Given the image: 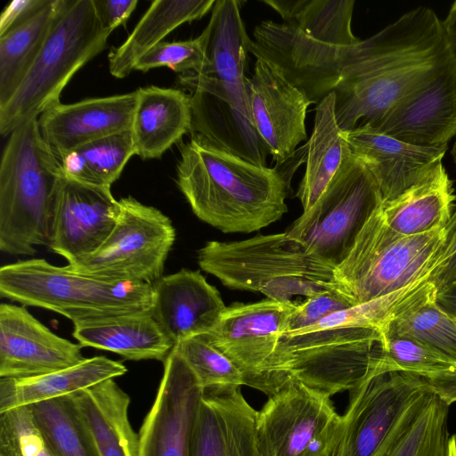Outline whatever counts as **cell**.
<instances>
[{"label":"cell","instance_id":"cell-1","mask_svg":"<svg viewBox=\"0 0 456 456\" xmlns=\"http://www.w3.org/2000/svg\"><path fill=\"white\" fill-rule=\"evenodd\" d=\"M456 64L442 20L419 6L353 46L300 40L294 86L313 103L335 94L344 132L374 127L399 102Z\"/></svg>","mask_w":456,"mask_h":456},{"label":"cell","instance_id":"cell-2","mask_svg":"<svg viewBox=\"0 0 456 456\" xmlns=\"http://www.w3.org/2000/svg\"><path fill=\"white\" fill-rule=\"evenodd\" d=\"M179 149L177 186L200 220L224 233H249L288 212L289 188L275 167L252 164L199 134Z\"/></svg>","mask_w":456,"mask_h":456},{"label":"cell","instance_id":"cell-3","mask_svg":"<svg viewBox=\"0 0 456 456\" xmlns=\"http://www.w3.org/2000/svg\"><path fill=\"white\" fill-rule=\"evenodd\" d=\"M198 265L232 289L259 292L295 307L326 290L340 289L335 268L286 232L238 241H208Z\"/></svg>","mask_w":456,"mask_h":456},{"label":"cell","instance_id":"cell-4","mask_svg":"<svg viewBox=\"0 0 456 456\" xmlns=\"http://www.w3.org/2000/svg\"><path fill=\"white\" fill-rule=\"evenodd\" d=\"M380 338L375 329L319 324L281 333L247 386L267 396L293 381L331 396L350 392L372 373Z\"/></svg>","mask_w":456,"mask_h":456},{"label":"cell","instance_id":"cell-5","mask_svg":"<svg viewBox=\"0 0 456 456\" xmlns=\"http://www.w3.org/2000/svg\"><path fill=\"white\" fill-rule=\"evenodd\" d=\"M61 163L42 136L38 118L13 130L0 163V250L32 256L49 246Z\"/></svg>","mask_w":456,"mask_h":456},{"label":"cell","instance_id":"cell-6","mask_svg":"<svg viewBox=\"0 0 456 456\" xmlns=\"http://www.w3.org/2000/svg\"><path fill=\"white\" fill-rule=\"evenodd\" d=\"M0 295L76 324L151 312L153 285L99 278L34 258L1 266Z\"/></svg>","mask_w":456,"mask_h":456},{"label":"cell","instance_id":"cell-7","mask_svg":"<svg viewBox=\"0 0 456 456\" xmlns=\"http://www.w3.org/2000/svg\"><path fill=\"white\" fill-rule=\"evenodd\" d=\"M104 28L93 0H61L45 43L12 97L0 106V134L9 135L60 102L73 76L103 51Z\"/></svg>","mask_w":456,"mask_h":456},{"label":"cell","instance_id":"cell-8","mask_svg":"<svg viewBox=\"0 0 456 456\" xmlns=\"http://www.w3.org/2000/svg\"><path fill=\"white\" fill-rule=\"evenodd\" d=\"M444 239V229L406 236L386 223L381 205L357 235L336 280L354 305L362 304L427 280Z\"/></svg>","mask_w":456,"mask_h":456},{"label":"cell","instance_id":"cell-9","mask_svg":"<svg viewBox=\"0 0 456 456\" xmlns=\"http://www.w3.org/2000/svg\"><path fill=\"white\" fill-rule=\"evenodd\" d=\"M382 202L373 175L351 152L318 200L286 232L335 268Z\"/></svg>","mask_w":456,"mask_h":456},{"label":"cell","instance_id":"cell-10","mask_svg":"<svg viewBox=\"0 0 456 456\" xmlns=\"http://www.w3.org/2000/svg\"><path fill=\"white\" fill-rule=\"evenodd\" d=\"M331 395L299 382L285 384L256 411L258 456H332L342 433Z\"/></svg>","mask_w":456,"mask_h":456},{"label":"cell","instance_id":"cell-11","mask_svg":"<svg viewBox=\"0 0 456 456\" xmlns=\"http://www.w3.org/2000/svg\"><path fill=\"white\" fill-rule=\"evenodd\" d=\"M118 201L117 224L102 246L66 266L99 278L153 285L163 276L175 227L160 210L131 196Z\"/></svg>","mask_w":456,"mask_h":456},{"label":"cell","instance_id":"cell-12","mask_svg":"<svg viewBox=\"0 0 456 456\" xmlns=\"http://www.w3.org/2000/svg\"><path fill=\"white\" fill-rule=\"evenodd\" d=\"M431 391L428 379L417 374L369 375L349 392L332 456H375L409 407Z\"/></svg>","mask_w":456,"mask_h":456},{"label":"cell","instance_id":"cell-13","mask_svg":"<svg viewBox=\"0 0 456 456\" xmlns=\"http://www.w3.org/2000/svg\"><path fill=\"white\" fill-rule=\"evenodd\" d=\"M203 394L195 374L174 347L138 433V456H192Z\"/></svg>","mask_w":456,"mask_h":456},{"label":"cell","instance_id":"cell-14","mask_svg":"<svg viewBox=\"0 0 456 456\" xmlns=\"http://www.w3.org/2000/svg\"><path fill=\"white\" fill-rule=\"evenodd\" d=\"M247 87L254 127L280 166L306 140L305 116L313 102L263 58H256Z\"/></svg>","mask_w":456,"mask_h":456},{"label":"cell","instance_id":"cell-15","mask_svg":"<svg viewBox=\"0 0 456 456\" xmlns=\"http://www.w3.org/2000/svg\"><path fill=\"white\" fill-rule=\"evenodd\" d=\"M120 204L109 186L63 175L58 189L49 248L68 264L96 251L114 229Z\"/></svg>","mask_w":456,"mask_h":456},{"label":"cell","instance_id":"cell-16","mask_svg":"<svg viewBox=\"0 0 456 456\" xmlns=\"http://www.w3.org/2000/svg\"><path fill=\"white\" fill-rule=\"evenodd\" d=\"M81 346L54 334L25 307L0 305V379H23L75 366Z\"/></svg>","mask_w":456,"mask_h":456},{"label":"cell","instance_id":"cell-17","mask_svg":"<svg viewBox=\"0 0 456 456\" xmlns=\"http://www.w3.org/2000/svg\"><path fill=\"white\" fill-rule=\"evenodd\" d=\"M296 308L271 299L226 306L211 343L240 370L244 386L255 377L276 346L288 316Z\"/></svg>","mask_w":456,"mask_h":456},{"label":"cell","instance_id":"cell-18","mask_svg":"<svg viewBox=\"0 0 456 456\" xmlns=\"http://www.w3.org/2000/svg\"><path fill=\"white\" fill-rule=\"evenodd\" d=\"M370 129L416 146L448 147L456 136V64L395 104Z\"/></svg>","mask_w":456,"mask_h":456},{"label":"cell","instance_id":"cell-19","mask_svg":"<svg viewBox=\"0 0 456 456\" xmlns=\"http://www.w3.org/2000/svg\"><path fill=\"white\" fill-rule=\"evenodd\" d=\"M136 91L57 103L38 117L43 138L60 159L94 141L131 130Z\"/></svg>","mask_w":456,"mask_h":456},{"label":"cell","instance_id":"cell-20","mask_svg":"<svg viewBox=\"0 0 456 456\" xmlns=\"http://www.w3.org/2000/svg\"><path fill=\"white\" fill-rule=\"evenodd\" d=\"M342 133L352 153L373 175L383 202L428 178L442 163L447 150L412 145L369 127Z\"/></svg>","mask_w":456,"mask_h":456},{"label":"cell","instance_id":"cell-21","mask_svg":"<svg viewBox=\"0 0 456 456\" xmlns=\"http://www.w3.org/2000/svg\"><path fill=\"white\" fill-rule=\"evenodd\" d=\"M225 308L219 291L200 271L182 269L153 284L151 314L175 345L211 331Z\"/></svg>","mask_w":456,"mask_h":456},{"label":"cell","instance_id":"cell-22","mask_svg":"<svg viewBox=\"0 0 456 456\" xmlns=\"http://www.w3.org/2000/svg\"><path fill=\"white\" fill-rule=\"evenodd\" d=\"M131 128L135 155L142 159H159L191 132V104L189 94L175 88L140 87Z\"/></svg>","mask_w":456,"mask_h":456},{"label":"cell","instance_id":"cell-23","mask_svg":"<svg viewBox=\"0 0 456 456\" xmlns=\"http://www.w3.org/2000/svg\"><path fill=\"white\" fill-rule=\"evenodd\" d=\"M99 456H138V434L129 420V395L108 379L70 395Z\"/></svg>","mask_w":456,"mask_h":456},{"label":"cell","instance_id":"cell-24","mask_svg":"<svg viewBox=\"0 0 456 456\" xmlns=\"http://www.w3.org/2000/svg\"><path fill=\"white\" fill-rule=\"evenodd\" d=\"M72 336L81 346L110 351L132 361L164 362L175 346L151 312L76 323Z\"/></svg>","mask_w":456,"mask_h":456},{"label":"cell","instance_id":"cell-25","mask_svg":"<svg viewBox=\"0 0 456 456\" xmlns=\"http://www.w3.org/2000/svg\"><path fill=\"white\" fill-rule=\"evenodd\" d=\"M126 371V367L120 362L106 356H94L45 375L0 379V413L70 395L105 380L115 379Z\"/></svg>","mask_w":456,"mask_h":456},{"label":"cell","instance_id":"cell-26","mask_svg":"<svg viewBox=\"0 0 456 456\" xmlns=\"http://www.w3.org/2000/svg\"><path fill=\"white\" fill-rule=\"evenodd\" d=\"M454 200L452 181L442 162L428 178L395 199L382 202L381 212L395 232L419 235L444 229Z\"/></svg>","mask_w":456,"mask_h":456},{"label":"cell","instance_id":"cell-27","mask_svg":"<svg viewBox=\"0 0 456 456\" xmlns=\"http://www.w3.org/2000/svg\"><path fill=\"white\" fill-rule=\"evenodd\" d=\"M216 0L153 1L134 30L109 54V70L124 78L134 69L136 61L180 25L201 19Z\"/></svg>","mask_w":456,"mask_h":456},{"label":"cell","instance_id":"cell-28","mask_svg":"<svg viewBox=\"0 0 456 456\" xmlns=\"http://www.w3.org/2000/svg\"><path fill=\"white\" fill-rule=\"evenodd\" d=\"M306 144L305 172L296 194L303 212L318 200L352 152L338 124L333 92L317 103L314 129Z\"/></svg>","mask_w":456,"mask_h":456},{"label":"cell","instance_id":"cell-29","mask_svg":"<svg viewBox=\"0 0 456 456\" xmlns=\"http://www.w3.org/2000/svg\"><path fill=\"white\" fill-rule=\"evenodd\" d=\"M448 410L432 391L411 404L375 456H447Z\"/></svg>","mask_w":456,"mask_h":456},{"label":"cell","instance_id":"cell-30","mask_svg":"<svg viewBox=\"0 0 456 456\" xmlns=\"http://www.w3.org/2000/svg\"><path fill=\"white\" fill-rule=\"evenodd\" d=\"M283 24L328 45L353 46L360 42L352 31L354 0H263Z\"/></svg>","mask_w":456,"mask_h":456},{"label":"cell","instance_id":"cell-31","mask_svg":"<svg viewBox=\"0 0 456 456\" xmlns=\"http://www.w3.org/2000/svg\"><path fill=\"white\" fill-rule=\"evenodd\" d=\"M60 3L49 0L29 20L0 37V106L12 97L35 61Z\"/></svg>","mask_w":456,"mask_h":456},{"label":"cell","instance_id":"cell-32","mask_svg":"<svg viewBox=\"0 0 456 456\" xmlns=\"http://www.w3.org/2000/svg\"><path fill=\"white\" fill-rule=\"evenodd\" d=\"M134 155L132 132L128 130L80 146L59 159L65 176L110 187Z\"/></svg>","mask_w":456,"mask_h":456},{"label":"cell","instance_id":"cell-33","mask_svg":"<svg viewBox=\"0 0 456 456\" xmlns=\"http://www.w3.org/2000/svg\"><path fill=\"white\" fill-rule=\"evenodd\" d=\"M383 331L413 338L456 362V320L439 305L434 287Z\"/></svg>","mask_w":456,"mask_h":456},{"label":"cell","instance_id":"cell-34","mask_svg":"<svg viewBox=\"0 0 456 456\" xmlns=\"http://www.w3.org/2000/svg\"><path fill=\"white\" fill-rule=\"evenodd\" d=\"M29 407L37 426L58 456H99L70 395Z\"/></svg>","mask_w":456,"mask_h":456},{"label":"cell","instance_id":"cell-35","mask_svg":"<svg viewBox=\"0 0 456 456\" xmlns=\"http://www.w3.org/2000/svg\"><path fill=\"white\" fill-rule=\"evenodd\" d=\"M372 375L402 371L430 379L456 368V362L409 337L383 331Z\"/></svg>","mask_w":456,"mask_h":456},{"label":"cell","instance_id":"cell-36","mask_svg":"<svg viewBox=\"0 0 456 456\" xmlns=\"http://www.w3.org/2000/svg\"><path fill=\"white\" fill-rule=\"evenodd\" d=\"M175 348L195 374L204 391L244 386L240 370L211 343L206 333L181 340Z\"/></svg>","mask_w":456,"mask_h":456},{"label":"cell","instance_id":"cell-37","mask_svg":"<svg viewBox=\"0 0 456 456\" xmlns=\"http://www.w3.org/2000/svg\"><path fill=\"white\" fill-rule=\"evenodd\" d=\"M224 424V456H258L255 420L256 411L240 387L216 390Z\"/></svg>","mask_w":456,"mask_h":456},{"label":"cell","instance_id":"cell-38","mask_svg":"<svg viewBox=\"0 0 456 456\" xmlns=\"http://www.w3.org/2000/svg\"><path fill=\"white\" fill-rule=\"evenodd\" d=\"M0 456H58L37 426L29 406L0 413Z\"/></svg>","mask_w":456,"mask_h":456},{"label":"cell","instance_id":"cell-39","mask_svg":"<svg viewBox=\"0 0 456 456\" xmlns=\"http://www.w3.org/2000/svg\"><path fill=\"white\" fill-rule=\"evenodd\" d=\"M208 64L202 41L199 36L184 41L159 43L136 61L134 69L146 72L154 68L167 67L181 74H202Z\"/></svg>","mask_w":456,"mask_h":456},{"label":"cell","instance_id":"cell-40","mask_svg":"<svg viewBox=\"0 0 456 456\" xmlns=\"http://www.w3.org/2000/svg\"><path fill=\"white\" fill-rule=\"evenodd\" d=\"M192 456H224V424L217 395L204 391L195 426Z\"/></svg>","mask_w":456,"mask_h":456},{"label":"cell","instance_id":"cell-41","mask_svg":"<svg viewBox=\"0 0 456 456\" xmlns=\"http://www.w3.org/2000/svg\"><path fill=\"white\" fill-rule=\"evenodd\" d=\"M352 305H354L342 289L323 291L294 308L288 316L281 333L304 329Z\"/></svg>","mask_w":456,"mask_h":456},{"label":"cell","instance_id":"cell-42","mask_svg":"<svg viewBox=\"0 0 456 456\" xmlns=\"http://www.w3.org/2000/svg\"><path fill=\"white\" fill-rule=\"evenodd\" d=\"M427 281L434 287L436 297L456 286V209L444 227V239Z\"/></svg>","mask_w":456,"mask_h":456},{"label":"cell","instance_id":"cell-43","mask_svg":"<svg viewBox=\"0 0 456 456\" xmlns=\"http://www.w3.org/2000/svg\"><path fill=\"white\" fill-rule=\"evenodd\" d=\"M102 27L111 32L126 22L136 8L137 0H93Z\"/></svg>","mask_w":456,"mask_h":456},{"label":"cell","instance_id":"cell-44","mask_svg":"<svg viewBox=\"0 0 456 456\" xmlns=\"http://www.w3.org/2000/svg\"><path fill=\"white\" fill-rule=\"evenodd\" d=\"M49 0H14L3 11L0 17V37L20 26L38 11H40Z\"/></svg>","mask_w":456,"mask_h":456},{"label":"cell","instance_id":"cell-45","mask_svg":"<svg viewBox=\"0 0 456 456\" xmlns=\"http://www.w3.org/2000/svg\"><path fill=\"white\" fill-rule=\"evenodd\" d=\"M444 32L456 58V1L451 6L446 18L442 20Z\"/></svg>","mask_w":456,"mask_h":456},{"label":"cell","instance_id":"cell-46","mask_svg":"<svg viewBox=\"0 0 456 456\" xmlns=\"http://www.w3.org/2000/svg\"><path fill=\"white\" fill-rule=\"evenodd\" d=\"M451 154H452L453 161L456 165V136H455V141H454Z\"/></svg>","mask_w":456,"mask_h":456}]
</instances>
